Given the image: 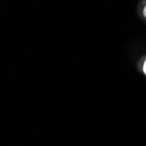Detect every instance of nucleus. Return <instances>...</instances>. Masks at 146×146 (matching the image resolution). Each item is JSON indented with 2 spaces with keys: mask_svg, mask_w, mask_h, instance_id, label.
Returning <instances> with one entry per match:
<instances>
[{
  "mask_svg": "<svg viewBox=\"0 0 146 146\" xmlns=\"http://www.w3.org/2000/svg\"><path fill=\"white\" fill-rule=\"evenodd\" d=\"M143 15H144V17L146 18V5H145V7H144V10H143Z\"/></svg>",
  "mask_w": 146,
  "mask_h": 146,
  "instance_id": "obj_2",
  "label": "nucleus"
},
{
  "mask_svg": "<svg viewBox=\"0 0 146 146\" xmlns=\"http://www.w3.org/2000/svg\"><path fill=\"white\" fill-rule=\"evenodd\" d=\"M143 72H144V74H146V60H145L144 65H143Z\"/></svg>",
  "mask_w": 146,
  "mask_h": 146,
  "instance_id": "obj_1",
  "label": "nucleus"
}]
</instances>
